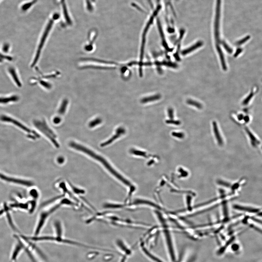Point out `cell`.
<instances>
[{
    "mask_svg": "<svg viewBox=\"0 0 262 262\" xmlns=\"http://www.w3.org/2000/svg\"><path fill=\"white\" fill-rule=\"evenodd\" d=\"M54 15L52 18L49 20L48 24L47 25L46 28L45 29L44 32L40 40L39 44L38 45L37 51H36L35 56L34 58L33 62L32 64H31V66L32 67L34 66L37 63L38 61L39 60L40 53H41L42 50L43 48L45 43L46 41L47 38L48 37L49 33L50 32L52 28V26L54 24V21L56 19L59 18V15L58 14H55Z\"/></svg>",
    "mask_w": 262,
    "mask_h": 262,
    "instance_id": "6da1fadb",
    "label": "cell"
},
{
    "mask_svg": "<svg viewBox=\"0 0 262 262\" xmlns=\"http://www.w3.org/2000/svg\"><path fill=\"white\" fill-rule=\"evenodd\" d=\"M0 58L2 59V60L6 59L9 60H11L13 59L12 58L10 57V56H5L2 55L1 53H0Z\"/></svg>",
    "mask_w": 262,
    "mask_h": 262,
    "instance_id": "484cf974",
    "label": "cell"
},
{
    "mask_svg": "<svg viewBox=\"0 0 262 262\" xmlns=\"http://www.w3.org/2000/svg\"><path fill=\"white\" fill-rule=\"evenodd\" d=\"M57 161L59 164H62L65 161L64 158L62 157H59L57 159Z\"/></svg>",
    "mask_w": 262,
    "mask_h": 262,
    "instance_id": "83f0119b",
    "label": "cell"
},
{
    "mask_svg": "<svg viewBox=\"0 0 262 262\" xmlns=\"http://www.w3.org/2000/svg\"><path fill=\"white\" fill-rule=\"evenodd\" d=\"M203 45V42L202 41H199L197 43L193 45V46H191L189 48L185 50L182 51V55H187L189 53L191 52V51H193L199 48V47L202 46Z\"/></svg>",
    "mask_w": 262,
    "mask_h": 262,
    "instance_id": "30bf717a",
    "label": "cell"
},
{
    "mask_svg": "<svg viewBox=\"0 0 262 262\" xmlns=\"http://www.w3.org/2000/svg\"><path fill=\"white\" fill-rule=\"evenodd\" d=\"M116 245L119 252L122 255H124L128 257L132 255L133 251L132 248H130L123 241L120 240H117L116 242Z\"/></svg>",
    "mask_w": 262,
    "mask_h": 262,
    "instance_id": "5b68a950",
    "label": "cell"
},
{
    "mask_svg": "<svg viewBox=\"0 0 262 262\" xmlns=\"http://www.w3.org/2000/svg\"><path fill=\"white\" fill-rule=\"evenodd\" d=\"M102 120L100 118H97L94 120H92L89 123V126L90 128H92L95 127L97 125H99L102 123Z\"/></svg>",
    "mask_w": 262,
    "mask_h": 262,
    "instance_id": "e0dca14e",
    "label": "cell"
},
{
    "mask_svg": "<svg viewBox=\"0 0 262 262\" xmlns=\"http://www.w3.org/2000/svg\"><path fill=\"white\" fill-rule=\"evenodd\" d=\"M65 204L73 205V203L70 202L69 200L67 199H64L62 200L59 204L55 205V206L51 208L50 209L42 212V213L40 214L39 222L38 223L35 230V235L36 236L39 234L40 230L43 227L45 223L46 222V221L49 215H51L52 213H53V212L56 211V209L60 208V206Z\"/></svg>",
    "mask_w": 262,
    "mask_h": 262,
    "instance_id": "7a4b0ae2",
    "label": "cell"
},
{
    "mask_svg": "<svg viewBox=\"0 0 262 262\" xmlns=\"http://www.w3.org/2000/svg\"><path fill=\"white\" fill-rule=\"evenodd\" d=\"M130 152L131 153L137 156H140L145 157L146 156V153L142 151L139 150L134 149L131 150Z\"/></svg>",
    "mask_w": 262,
    "mask_h": 262,
    "instance_id": "ac0fdd59",
    "label": "cell"
},
{
    "mask_svg": "<svg viewBox=\"0 0 262 262\" xmlns=\"http://www.w3.org/2000/svg\"><path fill=\"white\" fill-rule=\"evenodd\" d=\"M16 96L11 97L9 98H0V103H7L11 101H16L18 99Z\"/></svg>",
    "mask_w": 262,
    "mask_h": 262,
    "instance_id": "9a60e30c",
    "label": "cell"
},
{
    "mask_svg": "<svg viewBox=\"0 0 262 262\" xmlns=\"http://www.w3.org/2000/svg\"><path fill=\"white\" fill-rule=\"evenodd\" d=\"M1 119L2 121H3L12 122L13 123H14L15 125L18 126V127L21 128L22 129L24 130L27 132L29 133H32L33 134L35 132L34 131H31L30 129H29V128L26 127L25 126H24L22 125V124L19 123L18 122L13 120V119H11L10 118H8V117L5 116L2 117Z\"/></svg>",
    "mask_w": 262,
    "mask_h": 262,
    "instance_id": "ba28073f",
    "label": "cell"
},
{
    "mask_svg": "<svg viewBox=\"0 0 262 262\" xmlns=\"http://www.w3.org/2000/svg\"><path fill=\"white\" fill-rule=\"evenodd\" d=\"M18 243L16 245L14 250H13L12 256H11V260L13 261H15L16 260L17 257L18 256L23 249H24L23 244L18 241Z\"/></svg>",
    "mask_w": 262,
    "mask_h": 262,
    "instance_id": "52a82bcc",
    "label": "cell"
},
{
    "mask_svg": "<svg viewBox=\"0 0 262 262\" xmlns=\"http://www.w3.org/2000/svg\"><path fill=\"white\" fill-rule=\"evenodd\" d=\"M55 232L56 234V237H59V238H61L63 232L62 229L61 225L60 223L57 222L55 224Z\"/></svg>",
    "mask_w": 262,
    "mask_h": 262,
    "instance_id": "5bb4252c",
    "label": "cell"
},
{
    "mask_svg": "<svg viewBox=\"0 0 262 262\" xmlns=\"http://www.w3.org/2000/svg\"><path fill=\"white\" fill-rule=\"evenodd\" d=\"M221 43L222 44L223 46L226 49V50L229 53H231L232 52V50L230 48L229 46H228L227 44L223 41H221Z\"/></svg>",
    "mask_w": 262,
    "mask_h": 262,
    "instance_id": "7402d4cb",
    "label": "cell"
},
{
    "mask_svg": "<svg viewBox=\"0 0 262 262\" xmlns=\"http://www.w3.org/2000/svg\"><path fill=\"white\" fill-rule=\"evenodd\" d=\"M232 248L233 250L236 251L239 249V247L238 244H234L232 246Z\"/></svg>",
    "mask_w": 262,
    "mask_h": 262,
    "instance_id": "f1b7e54d",
    "label": "cell"
},
{
    "mask_svg": "<svg viewBox=\"0 0 262 262\" xmlns=\"http://www.w3.org/2000/svg\"><path fill=\"white\" fill-rule=\"evenodd\" d=\"M213 126L214 134L215 135L217 141L219 145L222 146L223 144V139L221 136L218 129L217 123L216 121L213 122Z\"/></svg>",
    "mask_w": 262,
    "mask_h": 262,
    "instance_id": "9c48e42d",
    "label": "cell"
},
{
    "mask_svg": "<svg viewBox=\"0 0 262 262\" xmlns=\"http://www.w3.org/2000/svg\"><path fill=\"white\" fill-rule=\"evenodd\" d=\"M125 130L122 127L118 128V129L116 130V134L108 141L102 144L101 146L104 147L111 144L115 140V139H118L121 135L125 134Z\"/></svg>",
    "mask_w": 262,
    "mask_h": 262,
    "instance_id": "8992f818",
    "label": "cell"
},
{
    "mask_svg": "<svg viewBox=\"0 0 262 262\" xmlns=\"http://www.w3.org/2000/svg\"><path fill=\"white\" fill-rule=\"evenodd\" d=\"M69 101L67 99H65L62 102L60 106V109L58 111V114L61 116L64 115L67 109L68 104Z\"/></svg>",
    "mask_w": 262,
    "mask_h": 262,
    "instance_id": "7c38bea8",
    "label": "cell"
},
{
    "mask_svg": "<svg viewBox=\"0 0 262 262\" xmlns=\"http://www.w3.org/2000/svg\"><path fill=\"white\" fill-rule=\"evenodd\" d=\"M9 48V45L8 44H6L3 45V50L4 52H7L8 51Z\"/></svg>",
    "mask_w": 262,
    "mask_h": 262,
    "instance_id": "4316f807",
    "label": "cell"
},
{
    "mask_svg": "<svg viewBox=\"0 0 262 262\" xmlns=\"http://www.w3.org/2000/svg\"><path fill=\"white\" fill-rule=\"evenodd\" d=\"M2 60H3L2 59L0 58V62H2Z\"/></svg>",
    "mask_w": 262,
    "mask_h": 262,
    "instance_id": "4dcf8cb0",
    "label": "cell"
},
{
    "mask_svg": "<svg viewBox=\"0 0 262 262\" xmlns=\"http://www.w3.org/2000/svg\"><path fill=\"white\" fill-rule=\"evenodd\" d=\"M30 193L31 195L34 198H37L38 196V192L37 191H36L35 190H32L30 192Z\"/></svg>",
    "mask_w": 262,
    "mask_h": 262,
    "instance_id": "cb8c5ba5",
    "label": "cell"
},
{
    "mask_svg": "<svg viewBox=\"0 0 262 262\" xmlns=\"http://www.w3.org/2000/svg\"><path fill=\"white\" fill-rule=\"evenodd\" d=\"M8 71H9L11 76H12L13 80H14L17 85L19 87H21L22 86L21 83L20 82L19 78L17 76L16 72L14 68L13 67H10L8 69Z\"/></svg>",
    "mask_w": 262,
    "mask_h": 262,
    "instance_id": "8fae6325",
    "label": "cell"
},
{
    "mask_svg": "<svg viewBox=\"0 0 262 262\" xmlns=\"http://www.w3.org/2000/svg\"><path fill=\"white\" fill-rule=\"evenodd\" d=\"M166 123L168 124H173V125H179L181 124V122L179 121H176L173 120L172 119H169V120H168L166 121Z\"/></svg>",
    "mask_w": 262,
    "mask_h": 262,
    "instance_id": "44dd1931",
    "label": "cell"
},
{
    "mask_svg": "<svg viewBox=\"0 0 262 262\" xmlns=\"http://www.w3.org/2000/svg\"><path fill=\"white\" fill-rule=\"evenodd\" d=\"M160 96H156L155 97H152L144 99L142 101V102L143 103H146L148 102L157 100V99H160Z\"/></svg>",
    "mask_w": 262,
    "mask_h": 262,
    "instance_id": "d6986e66",
    "label": "cell"
},
{
    "mask_svg": "<svg viewBox=\"0 0 262 262\" xmlns=\"http://www.w3.org/2000/svg\"><path fill=\"white\" fill-rule=\"evenodd\" d=\"M216 15L214 24V34L215 39L217 43H220V32H219V26L220 16L221 0H217Z\"/></svg>",
    "mask_w": 262,
    "mask_h": 262,
    "instance_id": "277c9868",
    "label": "cell"
},
{
    "mask_svg": "<svg viewBox=\"0 0 262 262\" xmlns=\"http://www.w3.org/2000/svg\"><path fill=\"white\" fill-rule=\"evenodd\" d=\"M168 116L169 118L171 119H172L174 118V111L173 110L172 108H169L168 110Z\"/></svg>",
    "mask_w": 262,
    "mask_h": 262,
    "instance_id": "603a6c76",
    "label": "cell"
},
{
    "mask_svg": "<svg viewBox=\"0 0 262 262\" xmlns=\"http://www.w3.org/2000/svg\"><path fill=\"white\" fill-rule=\"evenodd\" d=\"M186 102L188 104L193 106V107L197 108L198 109H201L202 108V104L196 101L191 100V99H188L187 101Z\"/></svg>",
    "mask_w": 262,
    "mask_h": 262,
    "instance_id": "2e32d148",
    "label": "cell"
},
{
    "mask_svg": "<svg viewBox=\"0 0 262 262\" xmlns=\"http://www.w3.org/2000/svg\"><path fill=\"white\" fill-rule=\"evenodd\" d=\"M238 120L241 121V120H242V119L243 118V115L242 114H240L238 115Z\"/></svg>",
    "mask_w": 262,
    "mask_h": 262,
    "instance_id": "f546056e",
    "label": "cell"
},
{
    "mask_svg": "<svg viewBox=\"0 0 262 262\" xmlns=\"http://www.w3.org/2000/svg\"><path fill=\"white\" fill-rule=\"evenodd\" d=\"M61 119L59 117L56 116L53 119V123H54L58 124L60 123L61 121Z\"/></svg>",
    "mask_w": 262,
    "mask_h": 262,
    "instance_id": "d4e9b609",
    "label": "cell"
},
{
    "mask_svg": "<svg viewBox=\"0 0 262 262\" xmlns=\"http://www.w3.org/2000/svg\"><path fill=\"white\" fill-rule=\"evenodd\" d=\"M34 124L35 126L38 129L41 131L50 140L56 148H59L60 147V144L56 141V135L47 126L46 122L44 120L43 121H35L34 122Z\"/></svg>",
    "mask_w": 262,
    "mask_h": 262,
    "instance_id": "3957f363",
    "label": "cell"
},
{
    "mask_svg": "<svg viewBox=\"0 0 262 262\" xmlns=\"http://www.w3.org/2000/svg\"><path fill=\"white\" fill-rule=\"evenodd\" d=\"M216 48L217 49V50L218 52L219 55H220V58L221 64H222L223 68V70H224V71H226V70H227V66L225 64L224 56H223L222 50H221V49L220 47L218 45H217Z\"/></svg>",
    "mask_w": 262,
    "mask_h": 262,
    "instance_id": "4fadbf2b",
    "label": "cell"
},
{
    "mask_svg": "<svg viewBox=\"0 0 262 262\" xmlns=\"http://www.w3.org/2000/svg\"><path fill=\"white\" fill-rule=\"evenodd\" d=\"M171 135L173 137L180 139H183L185 137L184 133L181 132H173L171 133Z\"/></svg>",
    "mask_w": 262,
    "mask_h": 262,
    "instance_id": "ffe728a7",
    "label": "cell"
}]
</instances>
